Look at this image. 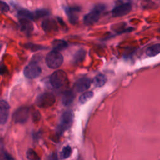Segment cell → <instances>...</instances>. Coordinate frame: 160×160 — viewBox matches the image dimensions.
<instances>
[{
	"instance_id": "obj_1",
	"label": "cell",
	"mask_w": 160,
	"mask_h": 160,
	"mask_svg": "<svg viewBox=\"0 0 160 160\" xmlns=\"http://www.w3.org/2000/svg\"><path fill=\"white\" fill-rule=\"evenodd\" d=\"M106 6L104 4H98L93 9L87 14L84 18V23L86 25H92L98 21L101 13L105 9Z\"/></svg>"
},
{
	"instance_id": "obj_2",
	"label": "cell",
	"mask_w": 160,
	"mask_h": 160,
	"mask_svg": "<svg viewBox=\"0 0 160 160\" xmlns=\"http://www.w3.org/2000/svg\"><path fill=\"white\" fill-rule=\"evenodd\" d=\"M72 119L73 115L71 111H66L62 114L59 126L57 128V132L59 135L62 134L71 127L72 123Z\"/></svg>"
},
{
	"instance_id": "obj_3",
	"label": "cell",
	"mask_w": 160,
	"mask_h": 160,
	"mask_svg": "<svg viewBox=\"0 0 160 160\" xmlns=\"http://www.w3.org/2000/svg\"><path fill=\"white\" fill-rule=\"evenodd\" d=\"M46 62L50 68L56 69L61 66L63 62V57L59 51L53 50L47 54Z\"/></svg>"
},
{
	"instance_id": "obj_4",
	"label": "cell",
	"mask_w": 160,
	"mask_h": 160,
	"mask_svg": "<svg viewBox=\"0 0 160 160\" xmlns=\"http://www.w3.org/2000/svg\"><path fill=\"white\" fill-rule=\"evenodd\" d=\"M66 73L62 70H58L54 72L50 77V82L55 88L61 87L67 81Z\"/></svg>"
},
{
	"instance_id": "obj_5",
	"label": "cell",
	"mask_w": 160,
	"mask_h": 160,
	"mask_svg": "<svg viewBox=\"0 0 160 160\" xmlns=\"http://www.w3.org/2000/svg\"><path fill=\"white\" fill-rule=\"evenodd\" d=\"M56 98L52 93L44 92L39 95L36 99V104L41 108H48L54 104Z\"/></svg>"
},
{
	"instance_id": "obj_6",
	"label": "cell",
	"mask_w": 160,
	"mask_h": 160,
	"mask_svg": "<svg viewBox=\"0 0 160 160\" xmlns=\"http://www.w3.org/2000/svg\"><path fill=\"white\" fill-rule=\"evenodd\" d=\"M41 72V67L35 62L29 63L24 69V74L28 79H34L38 77Z\"/></svg>"
},
{
	"instance_id": "obj_7",
	"label": "cell",
	"mask_w": 160,
	"mask_h": 160,
	"mask_svg": "<svg viewBox=\"0 0 160 160\" xmlns=\"http://www.w3.org/2000/svg\"><path fill=\"white\" fill-rule=\"evenodd\" d=\"M29 116V108L28 107H21L13 114V119L16 123L25 122Z\"/></svg>"
},
{
	"instance_id": "obj_8",
	"label": "cell",
	"mask_w": 160,
	"mask_h": 160,
	"mask_svg": "<svg viewBox=\"0 0 160 160\" xmlns=\"http://www.w3.org/2000/svg\"><path fill=\"white\" fill-rule=\"evenodd\" d=\"M132 9V4L128 2L121 4L116 6L112 11V15L113 17H121L128 14Z\"/></svg>"
},
{
	"instance_id": "obj_9",
	"label": "cell",
	"mask_w": 160,
	"mask_h": 160,
	"mask_svg": "<svg viewBox=\"0 0 160 160\" xmlns=\"http://www.w3.org/2000/svg\"><path fill=\"white\" fill-rule=\"evenodd\" d=\"M9 105L4 100L0 101V124H4L8 119Z\"/></svg>"
},
{
	"instance_id": "obj_10",
	"label": "cell",
	"mask_w": 160,
	"mask_h": 160,
	"mask_svg": "<svg viewBox=\"0 0 160 160\" xmlns=\"http://www.w3.org/2000/svg\"><path fill=\"white\" fill-rule=\"evenodd\" d=\"M91 84V80L88 78H81L78 80L76 84V89L78 92H81L88 90Z\"/></svg>"
},
{
	"instance_id": "obj_11",
	"label": "cell",
	"mask_w": 160,
	"mask_h": 160,
	"mask_svg": "<svg viewBox=\"0 0 160 160\" xmlns=\"http://www.w3.org/2000/svg\"><path fill=\"white\" fill-rule=\"evenodd\" d=\"M41 26L43 30L47 32H51L58 30L56 22L53 19H46L42 21Z\"/></svg>"
},
{
	"instance_id": "obj_12",
	"label": "cell",
	"mask_w": 160,
	"mask_h": 160,
	"mask_svg": "<svg viewBox=\"0 0 160 160\" xmlns=\"http://www.w3.org/2000/svg\"><path fill=\"white\" fill-rule=\"evenodd\" d=\"M64 9L69 21L72 24H75L78 21L77 13L80 11V8L79 7H66Z\"/></svg>"
},
{
	"instance_id": "obj_13",
	"label": "cell",
	"mask_w": 160,
	"mask_h": 160,
	"mask_svg": "<svg viewBox=\"0 0 160 160\" xmlns=\"http://www.w3.org/2000/svg\"><path fill=\"white\" fill-rule=\"evenodd\" d=\"M19 25L21 31L26 34H30L33 30V24L29 19L21 18Z\"/></svg>"
},
{
	"instance_id": "obj_14",
	"label": "cell",
	"mask_w": 160,
	"mask_h": 160,
	"mask_svg": "<svg viewBox=\"0 0 160 160\" xmlns=\"http://www.w3.org/2000/svg\"><path fill=\"white\" fill-rule=\"evenodd\" d=\"M74 98L75 94L74 92L71 90H67L62 94V102L64 106H69L72 102Z\"/></svg>"
},
{
	"instance_id": "obj_15",
	"label": "cell",
	"mask_w": 160,
	"mask_h": 160,
	"mask_svg": "<svg viewBox=\"0 0 160 160\" xmlns=\"http://www.w3.org/2000/svg\"><path fill=\"white\" fill-rule=\"evenodd\" d=\"M107 81L106 76L103 74H98L92 80V82L96 87H101L105 84Z\"/></svg>"
},
{
	"instance_id": "obj_16",
	"label": "cell",
	"mask_w": 160,
	"mask_h": 160,
	"mask_svg": "<svg viewBox=\"0 0 160 160\" xmlns=\"http://www.w3.org/2000/svg\"><path fill=\"white\" fill-rule=\"evenodd\" d=\"M52 45L54 50L59 51L66 49L68 46V43L62 39H56L52 41Z\"/></svg>"
},
{
	"instance_id": "obj_17",
	"label": "cell",
	"mask_w": 160,
	"mask_h": 160,
	"mask_svg": "<svg viewBox=\"0 0 160 160\" xmlns=\"http://www.w3.org/2000/svg\"><path fill=\"white\" fill-rule=\"evenodd\" d=\"M160 53V44H156L149 47L146 50V54L149 56H154Z\"/></svg>"
},
{
	"instance_id": "obj_18",
	"label": "cell",
	"mask_w": 160,
	"mask_h": 160,
	"mask_svg": "<svg viewBox=\"0 0 160 160\" xmlns=\"http://www.w3.org/2000/svg\"><path fill=\"white\" fill-rule=\"evenodd\" d=\"M18 15L19 16H20L21 18H23V19H27L29 20L35 19L34 12H32L28 10H26V9L21 10L18 12Z\"/></svg>"
},
{
	"instance_id": "obj_19",
	"label": "cell",
	"mask_w": 160,
	"mask_h": 160,
	"mask_svg": "<svg viewBox=\"0 0 160 160\" xmlns=\"http://www.w3.org/2000/svg\"><path fill=\"white\" fill-rule=\"evenodd\" d=\"M94 96V93L92 91H86L84 93H82V94L81 95V96L79 97V102L81 104H84L86 102H88L89 100H90Z\"/></svg>"
},
{
	"instance_id": "obj_20",
	"label": "cell",
	"mask_w": 160,
	"mask_h": 160,
	"mask_svg": "<svg viewBox=\"0 0 160 160\" xmlns=\"http://www.w3.org/2000/svg\"><path fill=\"white\" fill-rule=\"evenodd\" d=\"M85 56L86 51L83 49H80L75 54L74 56V60L76 62H80L84 59Z\"/></svg>"
},
{
	"instance_id": "obj_21",
	"label": "cell",
	"mask_w": 160,
	"mask_h": 160,
	"mask_svg": "<svg viewBox=\"0 0 160 160\" xmlns=\"http://www.w3.org/2000/svg\"><path fill=\"white\" fill-rule=\"evenodd\" d=\"M26 157L28 160H41L37 152L31 149L26 152Z\"/></svg>"
},
{
	"instance_id": "obj_22",
	"label": "cell",
	"mask_w": 160,
	"mask_h": 160,
	"mask_svg": "<svg viewBox=\"0 0 160 160\" xmlns=\"http://www.w3.org/2000/svg\"><path fill=\"white\" fill-rule=\"evenodd\" d=\"M71 152H72V149L69 146H66L64 147L61 152V159H67L71 156Z\"/></svg>"
},
{
	"instance_id": "obj_23",
	"label": "cell",
	"mask_w": 160,
	"mask_h": 160,
	"mask_svg": "<svg viewBox=\"0 0 160 160\" xmlns=\"http://www.w3.org/2000/svg\"><path fill=\"white\" fill-rule=\"evenodd\" d=\"M49 12L46 9H38L34 12L35 19L42 18V17H45V16L49 15Z\"/></svg>"
},
{
	"instance_id": "obj_24",
	"label": "cell",
	"mask_w": 160,
	"mask_h": 160,
	"mask_svg": "<svg viewBox=\"0 0 160 160\" xmlns=\"http://www.w3.org/2000/svg\"><path fill=\"white\" fill-rule=\"evenodd\" d=\"M26 48H29L32 51H37L45 49L44 47H42L41 45H36V44H28L26 45Z\"/></svg>"
},
{
	"instance_id": "obj_25",
	"label": "cell",
	"mask_w": 160,
	"mask_h": 160,
	"mask_svg": "<svg viewBox=\"0 0 160 160\" xmlns=\"http://www.w3.org/2000/svg\"><path fill=\"white\" fill-rule=\"evenodd\" d=\"M9 9V6L4 1H0V11L1 12H7Z\"/></svg>"
},
{
	"instance_id": "obj_26",
	"label": "cell",
	"mask_w": 160,
	"mask_h": 160,
	"mask_svg": "<svg viewBox=\"0 0 160 160\" xmlns=\"http://www.w3.org/2000/svg\"><path fill=\"white\" fill-rule=\"evenodd\" d=\"M47 160H58V156L56 155V153H52L49 156Z\"/></svg>"
},
{
	"instance_id": "obj_27",
	"label": "cell",
	"mask_w": 160,
	"mask_h": 160,
	"mask_svg": "<svg viewBox=\"0 0 160 160\" xmlns=\"http://www.w3.org/2000/svg\"><path fill=\"white\" fill-rule=\"evenodd\" d=\"M6 71V67L4 66H0V74H2L5 73Z\"/></svg>"
},
{
	"instance_id": "obj_28",
	"label": "cell",
	"mask_w": 160,
	"mask_h": 160,
	"mask_svg": "<svg viewBox=\"0 0 160 160\" xmlns=\"http://www.w3.org/2000/svg\"><path fill=\"white\" fill-rule=\"evenodd\" d=\"M0 49H1V46H0Z\"/></svg>"
},
{
	"instance_id": "obj_29",
	"label": "cell",
	"mask_w": 160,
	"mask_h": 160,
	"mask_svg": "<svg viewBox=\"0 0 160 160\" xmlns=\"http://www.w3.org/2000/svg\"><path fill=\"white\" fill-rule=\"evenodd\" d=\"M159 31H160V30H159Z\"/></svg>"
}]
</instances>
